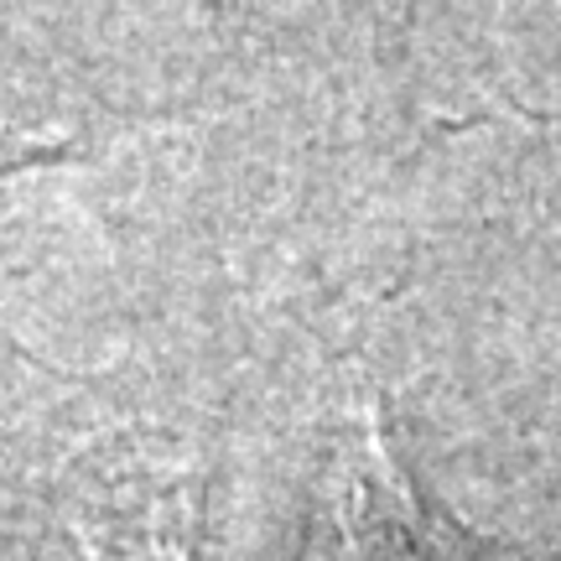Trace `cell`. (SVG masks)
Here are the masks:
<instances>
[{
	"instance_id": "cell-1",
	"label": "cell",
	"mask_w": 561,
	"mask_h": 561,
	"mask_svg": "<svg viewBox=\"0 0 561 561\" xmlns=\"http://www.w3.org/2000/svg\"><path fill=\"white\" fill-rule=\"evenodd\" d=\"M301 561H510L479 536H468L416 494L401 453L369 405L343 426L328 462L318 530Z\"/></svg>"
},
{
	"instance_id": "cell-2",
	"label": "cell",
	"mask_w": 561,
	"mask_h": 561,
	"mask_svg": "<svg viewBox=\"0 0 561 561\" xmlns=\"http://www.w3.org/2000/svg\"><path fill=\"white\" fill-rule=\"evenodd\" d=\"M198 515V462L140 437L89 447L62 483V520L79 561H193Z\"/></svg>"
}]
</instances>
